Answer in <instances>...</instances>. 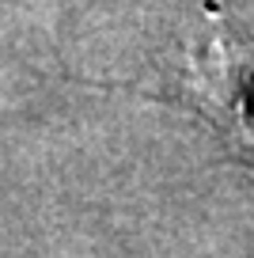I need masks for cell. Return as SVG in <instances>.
Here are the masks:
<instances>
[{"label":"cell","instance_id":"1","mask_svg":"<svg viewBox=\"0 0 254 258\" xmlns=\"http://www.w3.org/2000/svg\"><path fill=\"white\" fill-rule=\"evenodd\" d=\"M205 16L209 34L186 53L182 95L228 141L254 152V49L228 31L216 4H209Z\"/></svg>","mask_w":254,"mask_h":258}]
</instances>
